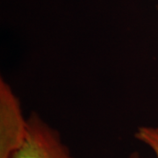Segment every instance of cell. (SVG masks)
I'll return each instance as SVG.
<instances>
[{"mask_svg":"<svg viewBox=\"0 0 158 158\" xmlns=\"http://www.w3.org/2000/svg\"><path fill=\"white\" fill-rule=\"evenodd\" d=\"M11 158H74L59 132L36 113L27 118L25 140Z\"/></svg>","mask_w":158,"mask_h":158,"instance_id":"6da1fadb","label":"cell"},{"mask_svg":"<svg viewBox=\"0 0 158 158\" xmlns=\"http://www.w3.org/2000/svg\"><path fill=\"white\" fill-rule=\"evenodd\" d=\"M27 128L20 102L3 78L0 80V158H11L21 146Z\"/></svg>","mask_w":158,"mask_h":158,"instance_id":"7a4b0ae2","label":"cell"},{"mask_svg":"<svg viewBox=\"0 0 158 158\" xmlns=\"http://www.w3.org/2000/svg\"><path fill=\"white\" fill-rule=\"evenodd\" d=\"M135 137L152 150L156 158H158V127H140L136 130Z\"/></svg>","mask_w":158,"mask_h":158,"instance_id":"3957f363","label":"cell"},{"mask_svg":"<svg viewBox=\"0 0 158 158\" xmlns=\"http://www.w3.org/2000/svg\"><path fill=\"white\" fill-rule=\"evenodd\" d=\"M129 158H142V157H141V155H140L138 152H134L130 155Z\"/></svg>","mask_w":158,"mask_h":158,"instance_id":"277c9868","label":"cell"}]
</instances>
